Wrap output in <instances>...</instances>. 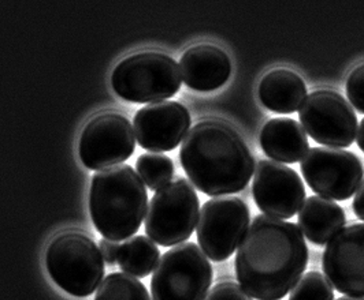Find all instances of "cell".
<instances>
[{
	"mask_svg": "<svg viewBox=\"0 0 364 300\" xmlns=\"http://www.w3.org/2000/svg\"><path fill=\"white\" fill-rule=\"evenodd\" d=\"M307 264L309 248L300 227L269 214L250 224L235 261L238 283L256 300L284 299Z\"/></svg>",
	"mask_w": 364,
	"mask_h": 300,
	"instance_id": "1",
	"label": "cell"
},
{
	"mask_svg": "<svg viewBox=\"0 0 364 300\" xmlns=\"http://www.w3.org/2000/svg\"><path fill=\"white\" fill-rule=\"evenodd\" d=\"M180 160L189 182L210 196L236 194L247 189L255 174V160L233 127L203 121L183 138Z\"/></svg>",
	"mask_w": 364,
	"mask_h": 300,
	"instance_id": "2",
	"label": "cell"
},
{
	"mask_svg": "<svg viewBox=\"0 0 364 300\" xmlns=\"http://www.w3.org/2000/svg\"><path fill=\"white\" fill-rule=\"evenodd\" d=\"M146 184L130 165L111 167L92 177L90 212L105 239L121 242L133 238L146 218Z\"/></svg>",
	"mask_w": 364,
	"mask_h": 300,
	"instance_id": "3",
	"label": "cell"
},
{
	"mask_svg": "<svg viewBox=\"0 0 364 300\" xmlns=\"http://www.w3.org/2000/svg\"><path fill=\"white\" fill-rule=\"evenodd\" d=\"M46 265L65 292L87 298L105 280V260L99 246L82 232L59 233L47 248Z\"/></svg>",
	"mask_w": 364,
	"mask_h": 300,
	"instance_id": "4",
	"label": "cell"
},
{
	"mask_svg": "<svg viewBox=\"0 0 364 300\" xmlns=\"http://www.w3.org/2000/svg\"><path fill=\"white\" fill-rule=\"evenodd\" d=\"M111 84L115 93L130 103H159L171 99L181 89V69L166 53H136L114 69Z\"/></svg>",
	"mask_w": 364,
	"mask_h": 300,
	"instance_id": "5",
	"label": "cell"
},
{
	"mask_svg": "<svg viewBox=\"0 0 364 300\" xmlns=\"http://www.w3.org/2000/svg\"><path fill=\"white\" fill-rule=\"evenodd\" d=\"M199 216V196L192 183L183 177H176L159 189L148 205L146 236L164 248L178 246L192 236Z\"/></svg>",
	"mask_w": 364,
	"mask_h": 300,
	"instance_id": "6",
	"label": "cell"
},
{
	"mask_svg": "<svg viewBox=\"0 0 364 300\" xmlns=\"http://www.w3.org/2000/svg\"><path fill=\"white\" fill-rule=\"evenodd\" d=\"M214 270L196 243L170 248L161 257L151 280L152 300H204Z\"/></svg>",
	"mask_w": 364,
	"mask_h": 300,
	"instance_id": "7",
	"label": "cell"
},
{
	"mask_svg": "<svg viewBox=\"0 0 364 300\" xmlns=\"http://www.w3.org/2000/svg\"><path fill=\"white\" fill-rule=\"evenodd\" d=\"M251 224L250 206L237 196H215L204 202L198 221V242L214 262L236 251Z\"/></svg>",
	"mask_w": 364,
	"mask_h": 300,
	"instance_id": "8",
	"label": "cell"
},
{
	"mask_svg": "<svg viewBox=\"0 0 364 300\" xmlns=\"http://www.w3.org/2000/svg\"><path fill=\"white\" fill-rule=\"evenodd\" d=\"M299 118L311 138L328 148H349L358 135V116L346 99L333 90L307 94Z\"/></svg>",
	"mask_w": 364,
	"mask_h": 300,
	"instance_id": "9",
	"label": "cell"
},
{
	"mask_svg": "<svg viewBox=\"0 0 364 300\" xmlns=\"http://www.w3.org/2000/svg\"><path fill=\"white\" fill-rule=\"evenodd\" d=\"M300 170L311 190L331 201H346L356 194L364 175L356 155L336 148H311Z\"/></svg>",
	"mask_w": 364,
	"mask_h": 300,
	"instance_id": "10",
	"label": "cell"
},
{
	"mask_svg": "<svg viewBox=\"0 0 364 300\" xmlns=\"http://www.w3.org/2000/svg\"><path fill=\"white\" fill-rule=\"evenodd\" d=\"M133 126L118 112H103L85 124L78 153L82 164L92 171H103L121 165L136 148Z\"/></svg>",
	"mask_w": 364,
	"mask_h": 300,
	"instance_id": "11",
	"label": "cell"
},
{
	"mask_svg": "<svg viewBox=\"0 0 364 300\" xmlns=\"http://www.w3.org/2000/svg\"><path fill=\"white\" fill-rule=\"evenodd\" d=\"M252 193L262 212L281 220L291 218L306 202V187L301 177L288 165L274 160L257 162Z\"/></svg>",
	"mask_w": 364,
	"mask_h": 300,
	"instance_id": "12",
	"label": "cell"
},
{
	"mask_svg": "<svg viewBox=\"0 0 364 300\" xmlns=\"http://www.w3.org/2000/svg\"><path fill=\"white\" fill-rule=\"evenodd\" d=\"M322 266L338 292L364 298V223L346 226L328 242Z\"/></svg>",
	"mask_w": 364,
	"mask_h": 300,
	"instance_id": "13",
	"label": "cell"
},
{
	"mask_svg": "<svg viewBox=\"0 0 364 300\" xmlns=\"http://www.w3.org/2000/svg\"><path fill=\"white\" fill-rule=\"evenodd\" d=\"M191 115L178 101H159L143 106L134 116L139 145L149 152L174 150L191 130Z\"/></svg>",
	"mask_w": 364,
	"mask_h": 300,
	"instance_id": "14",
	"label": "cell"
},
{
	"mask_svg": "<svg viewBox=\"0 0 364 300\" xmlns=\"http://www.w3.org/2000/svg\"><path fill=\"white\" fill-rule=\"evenodd\" d=\"M182 79L188 88L213 91L223 87L230 74L232 62L228 53L211 44L189 48L180 60Z\"/></svg>",
	"mask_w": 364,
	"mask_h": 300,
	"instance_id": "15",
	"label": "cell"
},
{
	"mask_svg": "<svg viewBox=\"0 0 364 300\" xmlns=\"http://www.w3.org/2000/svg\"><path fill=\"white\" fill-rule=\"evenodd\" d=\"M260 146L274 161L294 164L306 156L310 142L299 122L291 118H275L262 128Z\"/></svg>",
	"mask_w": 364,
	"mask_h": 300,
	"instance_id": "16",
	"label": "cell"
},
{
	"mask_svg": "<svg viewBox=\"0 0 364 300\" xmlns=\"http://www.w3.org/2000/svg\"><path fill=\"white\" fill-rule=\"evenodd\" d=\"M344 209L331 199L314 195L306 199L299 212V227L311 243H328L346 227Z\"/></svg>",
	"mask_w": 364,
	"mask_h": 300,
	"instance_id": "17",
	"label": "cell"
},
{
	"mask_svg": "<svg viewBox=\"0 0 364 300\" xmlns=\"http://www.w3.org/2000/svg\"><path fill=\"white\" fill-rule=\"evenodd\" d=\"M307 97V87L301 77L287 69L267 72L259 85V99L267 109L288 115L293 113Z\"/></svg>",
	"mask_w": 364,
	"mask_h": 300,
	"instance_id": "18",
	"label": "cell"
},
{
	"mask_svg": "<svg viewBox=\"0 0 364 300\" xmlns=\"http://www.w3.org/2000/svg\"><path fill=\"white\" fill-rule=\"evenodd\" d=\"M161 260V251L144 235H137L121 245L118 265L124 273L134 277H146L155 270Z\"/></svg>",
	"mask_w": 364,
	"mask_h": 300,
	"instance_id": "19",
	"label": "cell"
},
{
	"mask_svg": "<svg viewBox=\"0 0 364 300\" xmlns=\"http://www.w3.org/2000/svg\"><path fill=\"white\" fill-rule=\"evenodd\" d=\"M95 300H151L144 284L128 273H111L96 291Z\"/></svg>",
	"mask_w": 364,
	"mask_h": 300,
	"instance_id": "20",
	"label": "cell"
},
{
	"mask_svg": "<svg viewBox=\"0 0 364 300\" xmlns=\"http://www.w3.org/2000/svg\"><path fill=\"white\" fill-rule=\"evenodd\" d=\"M137 174L148 189L158 191L174 177L173 160L161 153H144L136 162Z\"/></svg>",
	"mask_w": 364,
	"mask_h": 300,
	"instance_id": "21",
	"label": "cell"
},
{
	"mask_svg": "<svg viewBox=\"0 0 364 300\" xmlns=\"http://www.w3.org/2000/svg\"><path fill=\"white\" fill-rule=\"evenodd\" d=\"M289 300H334V291L323 274L309 272L293 287Z\"/></svg>",
	"mask_w": 364,
	"mask_h": 300,
	"instance_id": "22",
	"label": "cell"
},
{
	"mask_svg": "<svg viewBox=\"0 0 364 300\" xmlns=\"http://www.w3.org/2000/svg\"><path fill=\"white\" fill-rule=\"evenodd\" d=\"M346 90L349 103L358 112L364 113V65L349 74Z\"/></svg>",
	"mask_w": 364,
	"mask_h": 300,
	"instance_id": "23",
	"label": "cell"
},
{
	"mask_svg": "<svg viewBox=\"0 0 364 300\" xmlns=\"http://www.w3.org/2000/svg\"><path fill=\"white\" fill-rule=\"evenodd\" d=\"M204 300H252V298L241 288V285L225 282L214 285Z\"/></svg>",
	"mask_w": 364,
	"mask_h": 300,
	"instance_id": "24",
	"label": "cell"
},
{
	"mask_svg": "<svg viewBox=\"0 0 364 300\" xmlns=\"http://www.w3.org/2000/svg\"><path fill=\"white\" fill-rule=\"evenodd\" d=\"M99 248H100L103 260L107 265L112 266L118 262V255H119L121 246L117 242L109 240V239H102L99 242Z\"/></svg>",
	"mask_w": 364,
	"mask_h": 300,
	"instance_id": "25",
	"label": "cell"
},
{
	"mask_svg": "<svg viewBox=\"0 0 364 300\" xmlns=\"http://www.w3.org/2000/svg\"><path fill=\"white\" fill-rule=\"evenodd\" d=\"M352 209H353V213L356 214V217L364 221V180H362V183H360V186L356 191Z\"/></svg>",
	"mask_w": 364,
	"mask_h": 300,
	"instance_id": "26",
	"label": "cell"
},
{
	"mask_svg": "<svg viewBox=\"0 0 364 300\" xmlns=\"http://www.w3.org/2000/svg\"><path fill=\"white\" fill-rule=\"evenodd\" d=\"M356 142H358V146L359 149L364 153V118L363 121L359 124V128H358V135H356Z\"/></svg>",
	"mask_w": 364,
	"mask_h": 300,
	"instance_id": "27",
	"label": "cell"
},
{
	"mask_svg": "<svg viewBox=\"0 0 364 300\" xmlns=\"http://www.w3.org/2000/svg\"><path fill=\"white\" fill-rule=\"evenodd\" d=\"M337 300H364V298H353V296H341Z\"/></svg>",
	"mask_w": 364,
	"mask_h": 300,
	"instance_id": "28",
	"label": "cell"
}]
</instances>
